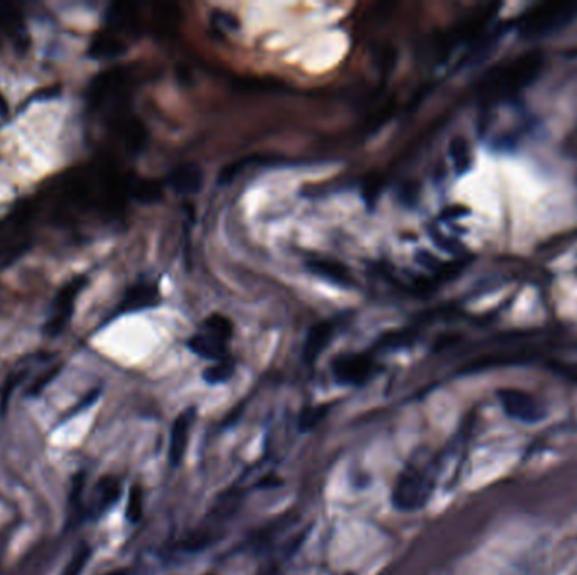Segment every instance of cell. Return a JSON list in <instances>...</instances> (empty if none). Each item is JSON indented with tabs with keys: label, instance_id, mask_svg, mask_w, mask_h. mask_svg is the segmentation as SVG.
<instances>
[{
	"label": "cell",
	"instance_id": "ba28073f",
	"mask_svg": "<svg viewBox=\"0 0 577 575\" xmlns=\"http://www.w3.org/2000/svg\"><path fill=\"white\" fill-rule=\"evenodd\" d=\"M334 334V324L331 321L317 323L309 329L304 346H302V358L307 365H313L321 353L326 350L329 341Z\"/></svg>",
	"mask_w": 577,
	"mask_h": 575
},
{
	"label": "cell",
	"instance_id": "8fae6325",
	"mask_svg": "<svg viewBox=\"0 0 577 575\" xmlns=\"http://www.w3.org/2000/svg\"><path fill=\"white\" fill-rule=\"evenodd\" d=\"M188 346L193 353L205 358V360H216L222 361L224 356V342L213 338L208 333L199 331L191 340L188 341Z\"/></svg>",
	"mask_w": 577,
	"mask_h": 575
},
{
	"label": "cell",
	"instance_id": "277c9868",
	"mask_svg": "<svg viewBox=\"0 0 577 575\" xmlns=\"http://www.w3.org/2000/svg\"><path fill=\"white\" fill-rule=\"evenodd\" d=\"M331 371L340 385L360 387L371 377L373 361L368 354H342L333 361Z\"/></svg>",
	"mask_w": 577,
	"mask_h": 575
},
{
	"label": "cell",
	"instance_id": "2e32d148",
	"mask_svg": "<svg viewBox=\"0 0 577 575\" xmlns=\"http://www.w3.org/2000/svg\"><path fill=\"white\" fill-rule=\"evenodd\" d=\"M144 497H142V489L139 486H133L127 501V511L125 516L131 523H137L142 518V505H144Z\"/></svg>",
	"mask_w": 577,
	"mask_h": 575
},
{
	"label": "cell",
	"instance_id": "ffe728a7",
	"mask_svg": "<svg viewBox=\"0 0 577 575\" xmlns=\"http://www.w3.org/2000/svg\"><path fill=\"white\" fill-rule=\"evenodd\" d=\"M54 375H56V370H48V373H46L44 377H41V379H36V381L31 385V388L27 390V395H29V397L40 395V393L44 390V387L54 379Z\"/></svg>",
	"mask_w": 577,
	"mask_h": 575
},
{
	"label": "cell",
	"instance_id": "ac0fdd59",
	"mask_svg": "<svg viewBox=\"0 0 577 575\" xmlns=\"http://www.w3.org/2000/svg\"><path fill=\"white\" fill-rule=\"evenodd\" d=\"M325 415H326V406L306 412L304 418H301L302 429H311V427H315L316 424H317L321 418L325 417Z\"/></svg>",
	"mask_w": 577,
	"mask_h": 575
},
{
	"label": "cell",
	"instance_id": "52a82bcc",
	"mask_svg": "<svg viewBox=\"0 0 577 575\" xmlns=\"http://www.w3.org/2000/svg\"><path fill=\"white\" fill-rule=\"evenodd\" d=\"M195 417H197L195 408H188L172 424L171 441H169V462L172 466H179L183 461L184 451L189 441V431Z\"/></svg>",
	"mask_w": 577,
	"mask_h": 575
},
{
	"label": "cell",
	"instance_id": "8992f818",
	"mask_svg": "<svg viewBox=\"0 0 577 575\" xmlns=\"http://www.w3.org/2000/svg\"><path fill=\"white\" fill-rule=\"evenodd\" d=\"M159 288L152 282H139L133 284L118 304V313H137L144 311L159 302Z\"/></svg>",
	"mask_w": 577,
	"mask_h": 575
},
{
	"label": "cell",
	"instance_id": "30bf717a",
	"mask_svg": "<svg viewBox=\"0 0 577 575\" xmlns=\"http://www.w3.org/2000/svg\"><path fill=\"white\" fill-rule=\"evenodd\" d=\"M120 497V484L115 478H102L93 493L92 505L88 507V511L93 516L102 515L108 510Z\"/></svg>",
	"mask_w": 577,
	"mask_h": 575
},
{
	"label": "cell",
	"instance_id": "4fadbf2b",
	"mask_svg": "<svg viewBox=\"0 0 577 575\" xmlns=\"http://www.w3.org/2000/svg\"><path fill=\"white\" fill-rule=\"evenodd\" d=\"M125 50V46L122 44V41H118L114 36H100L92 42V56L98 59H106V58H115L118 54H122Z\"/></svg>",
	"mask_w": 577,
	"mask_h": 575
},
{
	"label": "cell",
	"instance_id": "44dd1931",
	"mask_svg": "<svg viewBox=\"0 0 577 575\" xmlns=\"http://www.w3.org/2000/svg\"><path fill=\"white\" fill-rule=\"evenodd\" d=\"M105 575H129V572L122 569V570H112V572H108V574Z\"/></svg>",
	"mask_w": 577,
	"mask_h": 575
},
{
	"label": "cell",
	"instance_id": "6da1fadb",
	"mask_svg": "<svg viewBox=\"0 0 577 575\" xmlns=\"http://www.w3.org/2000/svg\"><path fill=\"white\" fill-rule=\"evenodd\" d=\"M431 493V486L427 484L426 476L416 468H407L400 472L397 484H395L394 501L395 508L402 511L417 510L424 507L427 497Z\"/></svg>",
	"mask_w": 577,
	"mask_h": 575
},
{
	"label": "cell",
	"instance_id": "7a4b0ae2",
	"mask_svg": "<svg viewBox=\"0 0 577 575\" xmlns=\"http://www.w3.org/2000/svg\"><path fill=\"white\" fill-rule=\"evenodd\" d=\"M499 402L508 417L522 424H538L545 417V410L530 393L517 388H501L499 390Z\"/></svg>",
	"mask_w": 577,
	"mask_h": 575
},
{
	"label": "cell",
	"instance_id": "5b68a950",
	"mask_svg": "<svg viewBox=\"0 0 577 575\" xmlns=\"http://www.w3.org/2000/svg\"><path fill=\"white\" fill-rule=\"evenodd\" d=\"M304 265L311 274H315L316 277H319L323 280H328L331 284H336L342 288H353V275L346 265H343L342 261L315 257V259H307L304 261Z\"/></svg>",
	"mask_w": 577,
	"mask_h": 575
},
{
	"label": "cell",
	"instance_id": "e0dca14e",
	"mask_svg": "<svg viewBox=\"0 0 577 575\" xmlns=\"http://www.w3.org/2000/svg\"><path fill=\"white\" fill-rule=\"evenodd\" d=\"M451 157L454 160V166L458 172H463L468 168L470 164V152H468V144L464 139L456 137L453 142H451Z\"/></svg>",
	"mask_w": 577,
	"mask_h": 575
},
{
	"label": "cell",
	"instance_id": "9c48e42d",
	"mask_svg": "<svg viewBox=\"0 0 577 575\" xmlns=\"http://www.w3.org/2000/svg\"><path fill=\"white\" fill-rule=\"evenodd\" d=\"M169 186L179 195H195L203 186V170L195 164H181L169 174Z\"/></svg>",
	"mask_w": 577,
	"mask_h": 575
},
{
	"label": "cell",
	"instance_id": "5bb4252c",
	"mask_svg": "<svg viewBox=\"0 0 577 575\" xmlns=\"http://www.w3.org/2000/svg\"><path fill=\"white\" fill-rule=\"evenodd\" d=\"M234 373H235L234 363L228 361V360H222L216 365L208 366L203 371V379H205V381H208L210 385H218V383H224V381L232 379Z\"/></svg>",
	"mask_w": 577,
	"mask_h": 575
},
{
	"label": "cell",
	"instance_id": "d6986e66",
	"mask_svg": "<svg viewBox=\"0 0 577 575\" xmlns=\"http://www.w3.org/2000/svg\"><path fill=\"white\" fill-rule=\"evenodd\" d=\"M407 341H408V333H407V331H397V333H392V334L385 336V338L381 340V346L398 348V346H404Z\"/></svg>",
	"mask_w": 577,
	"mask_h": 575
},
{
	"label": "cell",
	"instance_id": "7402d4cb",
	"mask_svg": "<svg viewBox=\"0 0 577 575\" xmlns=\"http://www.w3.org/2000/svg\"><path fill=\"white\" fill-rule=\"evenodd\" d=\"M346 575H353V574H346Z\"/></svg>",
	"mask_w": 577,
	"mask_h": 575
},
{
	"label": "cell",
	"instance_id": "7c38bea8",
	"mask_svg": "<svg viewBox=\"0 0 577 575\" xmlns=\"http://www.w3.org/2000/svg\"><path fill=\"white\" fill-rule=\"evenodd\" d=\"M201 331L208 333L213 338L228 342V340L234 336V324L228 317H224L222 314H211L208 319H205Z\"/></svg>",
	"mask_w": 577,
	"mask_h": 575
},
{
	"label": "cell",
	"instance_id": "3957f363",
	"mask_svg": "<svg viewBox=\"0 0 577 575\" xmlns=\"http://www.w3.org/2000/svg\"><path fill=\"white\" fill-rule=\"evenodd\" d=\"M85 286H87L85 277H75L58 292V296L54 299L53 313L44 326L46 334L58 336L65 329L68 321H69V315L73 314V309H75V301H77L81 288Z\"/></svg>",
	"mask_w": 577,
	"mask_h": 575
},
{
	"label": "cell",
	"instance_id": "9a60e30c",
	"mask_svg": "<svg viewBox=\"0 0 577 575\" xmlns=\"http://www.w3.org/2000/svg\"><path fill=\"white\" fill-rule=\"evenodd\" d=\"M92 547H90L88 543L81 545V547L75 552V555L71 557V561L66 563V567L63 569L61 575H81V572H83L85 567H87V563L90 561V557H92Z\"/></svg>",
	"mask_w": 577,
	"mask_h": 575
}]
</instances>
